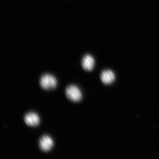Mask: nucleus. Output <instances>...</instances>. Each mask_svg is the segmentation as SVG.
I'll use <instances>...</instances> for the list:
<instances>
[{
  "instance_id": "obj_5",
  "label": "nucleus",
  "mask_w": 159,
  "mask_h": 159,
  "mask_svg": "<svg viewBox=\"0 0 159 159\" xmlns=\"http://www.w3.org/2000/svg\"><path fill=\"white\" fill-rule=\"evenodd\" d=\"M100 78L101 81L105 85L112 84L115 79V73L110 70H105L101 73Z\"/></svg>"
},
{
  "instance_id": "obj_4",
  "label": "nucleus",
  "mask_w": 159,
  "mask_h": 159,
  "mask_svg": "<svg viewBox=\"0 0 159 159\" xmlns=\"http://www.w3.org/2000/svg\"><path fill=\"white\" fill-rule=\"evenodd\" d=\"M24 120L26 124L31 127L38 126L40 122L39 115L33 112H29L26 114L24 117Z\"/></svg>"
},
{
  "instance_id": "obj_1",
  "label": "nucleus",
  "mask_w": 159,
  "mask_h": 159,
  "mask_svg": "<svg viewBox=\"0 0 159 159\" xmlns=\"http://www.w3.org/2000/svg\"><path fill=\"white\" fill-rule=\"evenodd\" d=\"M39 83L42 88L48 90L54 89L56 87L57 81V79L53 75L46 74L41 77Z\"/></svg>"
},
{
  "instance_id": "obj_6",
  "label": "nucleus",
  "mask_w": 159,
  "mask_h": 159,
  "mask_svg": "<svg viewBox=\"0 0 159 159\" xmlns=\"http://www.w3.org/2000/svg\"><path fill=\"white\" fill-rule=\"evenodd\" d=\"M95 60L94 57L90 55L87 54L83 57L81 63L83 68L85 70L91 71L94 68Z\"/></svg>"
},
{
  "instance_id": "obj_3",
  "label": "nucleus",
  "mask_w": 159,
  "mask_h": 159,
  "mask_svg": "<svg viewBox=\"0 0 159 159\" xmlns=\"http://www.w3.org/2000/svg\"><path fill=\"white\" fill-rule=\"evenodd\" d=\"M54 142L51 137L45 135L40 139L39 145L40 148L44 152H48L52 148Z\"/></svg>"
},
{
  "instance_id": "obj_2",
  "label": "nucleus",
  "mask_w": 159,
  "mask_h": 159,
  "mask_svg": "<svg viewBox=\"0 0 159 159\" xmlns=\"http://www.w3.org/2000/svg\"><path fill=\"white\" fill-rule=\"evenodd\" d=\"M66 95L70 100L73 102H78L82 98V94L80 89L76 85H70L66 89Z\"/></svg>"
}]
</instances>
